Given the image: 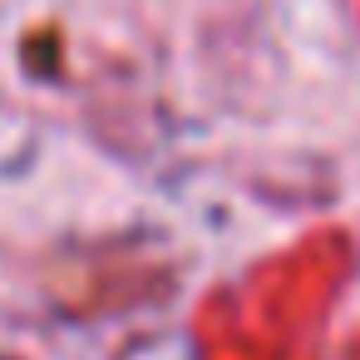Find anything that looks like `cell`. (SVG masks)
<instances>
[{"label":"cell","instance_id":"obj_1","mask_svg":"<svg viewBox=\"0 0 360 360\" xmlns=\"http://www.w3.org/2000/svg\"><path fill=\"white\" fill-rule=\"evenodd\" d=\"M0 360H11V355H0Z\"/></svg>","mask_w":360,"mask_h":360}]
</instances>
